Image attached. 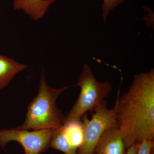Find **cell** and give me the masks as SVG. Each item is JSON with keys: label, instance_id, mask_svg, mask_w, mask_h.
<instances>
[{"label": "cell", "instance_id": "cell-8", "mask_svg": "<svg viewBox=\"0 0 154 154\" xmlns=\"http://www.w3.org/2000/svg\"><path fill=\"white\" fill-rule=\"evenodd\" d=\"M27 67V65L0 54V90L7 87L17 74Z\"/></svg>", "mask_w": 154, "mask_h": 154}, {"label": "cell", "instance_id": "cell-10", "mask_svg": "<svg viewBox=\"0 0 154 154\" xmlns=\"http://www.w3.org/2000/svg\"><path fill=\"white\" fill-rule=\"evenodd\" d=\"M64 130L70 143L73 148L78 151L83 143L84 128L82 122H73L63 125Z\"/></svg>", "mask_w": 154, "mask_h": 154}, {"label": "cell", "instance_id": "cell-1", "mask_svg": "<svg viewBox=\"0 0 154 154\" xmlns=\"http://www.w3.org/2000/svg\"><path fill=\"white\" fill-rule=\"evenodd\" d=\"M127 149L154 138V69L135 75L113 107Z\"/></svg>", "mask_w": 154, "mask_h": 154}, {"label": "cell", "instance_id": "cell-3", "mask_svg": "<svg viewBox=\"0 0 154 154\" xmlns=\"http://www.w3.org/2000/svg\"><path fill=\"white\" fill-rule=\"evenodd\" d=\"M77 86L80 93L76 102L65 116L63 125L73 122L79 121L89 111H94L98 105L110 95L112 87L108 82L97 81L92 69L85 64Z\"/></svg>", "mask_w": 154, "mask_h": 154}, {"label": "cell", "instance_id": "cell-11", "mask_svg": "<svg viewBox=\"0 0 154 154\" xmlns=\"http://www.w3.org/2000/svg\"><path fill=\"white\" fill-rule=\"evenodd\" d=\"M126 0H103L102 6V18L105 22L110 12Z\"/></svg>", "mask_w": 154, "mask_h": 154}, {"label": "cell", "instance_id": "cell-7", "mask_svg": "<svg viewBox=\"0 0 154 154\" xmlns=\"http://www.w3.org/2000/svg\"><path fill=\"white\" fill-rule=\"evenodd\" d=\"M57 0H14V10L22 11L34 21L44 17Z\"/></svg>", "mask_w": 154, "mask_h": 154}, {"label": "cell", "instance_id": "cell-4", "mask_svg": "<svg viewBox=\"0 0 154 154\" xmlns=\"http://www.w3.org/2000/svg\"><path fill=\"white\" fill-rule=\"evenodd\" d=\"M107 104V100H103L94 110L91 119L86 115L82 117L84 139L77 154H95L96 146L105 131L117 125L114 109L108 108Z\"/></svg>", "mask_w": 154, "mask_h": 154}, {"label": "cell", "instance_id": "cell-5", "mask_svg": "<svg viewBox=\"0 0 154 154\" xmlns=\"http://www.w3.org/2000/svg\"><path fill=\"white\" fill-rule=\"evenodd\" d=\"M52 134L51 129L33 131L17 128L0 130V146L5 148L10 142L16 141L22 146L24 154H40L49 147Z\"/></svg>", "mask_w": 154, "mask_h": 154}, {"label": "cell", "instance_id": "cell-6", "mask_svg": "<svg viewBox=\"0 0 154 154\" xmlns=\"http://www.w3.org/2000/svg\"><path fill=\"white\" fill-rule=\"evenodd\" d=\"M126 146L117 125L105 131L95 151V154H126Z\"/></svg>", "mask_w": 154, "mask_h": 154}, {"label": "cell", "instance_id": "cell-12", "mask_svg": "<svg viewBox=\"0 0 154 154\" xmlns=\"http://www.w3.org/2000/svg\"><path fill=\"white\" fill-rule=\"evenodd\" d=\"M154 146L153 140H144L138 146L137 154H152Z\"/></svg>", "mask_w": 154, "mask_h": 154}, {"label": "cell", "instance_id": "cell-13", "mask_svg": "<svg viewBox=\"0 0 154 154\" xmlns=\"http://www.w3.org/2000/svg\"><path fill=\"white\" fill-rule=\"evenodd\" d=\"M138 145L134 144L131 146L127 149L126 154H137V151Z\"/></svg>", "mask_w": 154, "mask_h": 154}, {"label": "cell", "instance_id": "cell-9", "mask_svg": "<svg viewBox=\"0 0 154 154\" xmlns=\"http://www.w3.org/2000/svg\"><path fill=\"white\" fill-rule=\"evenodd\" d=\"M52 131V137L50 147L65 154H77L78 151L72 147L67 137L63 125L60 128Z\"/></svg>", "mask_w": 154, "mask_h": 154}, {"label": "cell", "instance_id": "cell-2", "mask_svg": "<svg viewBox=\"0 0 154 154\" xmlns=\"http://www.w3.org/2000/svg\"><path fill=\"white\" fill-rule=\"evenodd\" d=\"M66 86L59 89L51 88L48 85L43 71L38 92L28 105L25 121L17 129L54 130L63 125L65 116L56 104L58 96L71 88Z\"/></svg>", "mask_w": 154, "mask_h": 154}]
</instances>
